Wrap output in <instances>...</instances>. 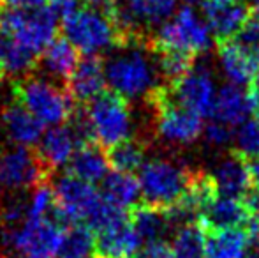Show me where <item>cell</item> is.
Instances as JSON below:
<instances>
[{"label":"cell","mask_w":259,"mask_h":258,"mask_svg":"<svg viewBox=\"0 0 259 258\" xmlns=\"http://www.w3.org/2000/svg\"><path fill=\"white\" fill-rule=\"evenodd\" d=\"M13 96L18 104L42 124L57 126L69 122L76 110V103L67 89L32 75L13 82Z\"/></svg>","instance_id":"obj_1"},{"label":"cell","mask_w":259,"mask_h":258,"mask_svg":"<svg viewBox=\"0 0 259 258\" xmlns=\"http://www.w3.org/2000/svg\"><path fill=\"white\" fill-rule=\"evenodd\" d=\"M123 48L125 52L106 64V82L111 85V90L127 101L134 97L148 99V96L159 87L155 65L145 53L148 52V43Z\"/></svg>","instance_id":"obj_2"},{"label":"cell","mask_w":259,"mask_h":258,"mask_svg":"<svg viewBox=\"0 0 259 258\" xmlns=\"http://www.w3.org/2000/svg\"><path fill=\"white\" fill-rule=\"evenodd\" d=\"M194 170L167 159H154L140 170V188L143 203L167 210L191 188Z\"/></svg>","instance_id":"obj_3"},{"label":"cell","mask_w":259,"mask_h":258,"mask_svg":"<svg viewBox=\"0 0 259 258\" xmlns=\"http://www.w3.org/2000/svg\"><path fill=\"white\" fill-rule=\"evenodd\" d=\"M65 39L85 55H99L109 48H122V38L108 11L94 7L76 9L62 20Z\"/></svg>","instance_id":"obj_4"},{"label":"cell","mask_w":259,"mask_h":258,"mask_svg":"<svg viewBox=\"0 0 259 258\" xmlns=\"http://www.w3.org/2000/svg\"><path fill=\"white\" fill-rule=\"evenodd\" d=\"M211 46L210 27L205 20L196 14L192 7H180L173 18L164 21L155 35L148 39V48L157 50H178V52L205 53Z\"/></svg>","instance_id":"obj_5"},{"label":"cell","mask_w":259,"mask_h":258,"mask_svg":"<svg viewBox=\"0 0 259 258\" xmlns=\"http://www.w3.org/2000/svg\"><path fill=\"white\" fill-rule=\"evenodd\" d=\"M96 141L101 147H111L118 141L127 140L131 134L133 117L129 101L115 90H104L90 103L85 104Z\"/></svg>","instance_id":"obj_6"},{"label":"cell","mask_w":259,"mask_h":258,"mask_svg":"<svg viewBox=\"0 0 259 258\" xmlns=\"http://www.w3.org/2000/svg\"><path fill=\"white\" fill-rule=\"evenodd\" d=\"M147 101L155 112L157 131L169 143L191 145L203 133V117L175 103L166 85L157 87Z\"/></svg>","instance_id":"obj_7"},{"label":"cell","mask_w":259,"mask_h":258,"mask_svg":"<svg viewBox=\"0 0 259 258\" xmlns=\"http://www.w3.org/2000/svg\"><path fill=\"white\" fill-rule=\"evenodd\" d=\"M57 21L46 7L32 11H6L0 14V28L35 55L52 45L57 35Z\"/></svg>","instance_id":"obj_8"},{"label":"cell","mask_w":259,"mask_h":258,"mask_svg":"<svg viewBox=\"0 0 259 258\" xmlns=\"http://www.w3.org/2000/svg\"><path fill=\"white\" fill-rule=\"evenodd\" d=\"M65 228L50 217L27 219L20 228H6L4 242L27 258L58 256Z\"/></svg>","instance_id":"obj_9"},{"label":"cell","mask_w":259,"mask_h":258,"mask_svg":"<svg viewBox=\"0 0 259 258\" xmlns=\"http://www.w3.org/2000/svg\"><path fill=\"white\" fill-rule=\"evenodd\" d=\"M52 177L35 149L20 145L0 154V184L7 190H35L52 182Z\"/></svg>","instance_id":"obj_10"},{"label":"cell","mask_w":259,"mask_h":258,"mask_svg":"<svg viewBox=\"0 0 259 258\" xmlns=\"http://www.w3.org/2000/svg\"><path fill=\"white\" fill-rule=\"evenodd\" d=\"M53 193L57 210L67 227L76 223L85 225L103 198L92 184L83 182L69 173L57 180Z\"/></svg>","instance_id":"obj_11"},{"label":"cell","mask_w":259,"mask_h":258,"mask_svg":"<svg viewBox=\"0 0 259 258\" xmlns=\"http://www.w3.org/2000/svg\"><path fill=\"white\" fill-rule=\"evenodd\" d=\"M166 87L169 97L177 104L199 117H211L219 90L215 89L213 78L205 67H194L178 82L166 83Z\"/></svg>","instance_id":"obj_12"},{"label":"cell","mask_w":259,"mask_h":258,"mask_svg":"<svg viewBox=\"0 0 259 258\" xmlns=\"http://www.w3.org/2000/svg\"><path fill=\"white\" fill-rule=\"evenodd\" d=\"M106 85V65L99 55H87L76 65L72 75L65 82L76 104H87L104 92Z\"/></svg>","instance_id":"obj_13"},{"label":"cell","mask_w":259,"mask_h":258,"mask_svg":"<svg viewBox=\"0 0 259 258\" xmlns=\"http://www.w3.org/2000/svg\"><path fill=\"white\" fill-rule=\"evenodd\" d=\"M210 175L215 184L217 195L242 200L243 196L252 190L249 159H245L243 156H240L235 151L228 158L222 159Z\"/></svg>","instance_id":"obj_14"},{"label":"cell","mask_w":259,"mask_h":258,"mask_svg":"<svg viewBox=\"0 0 259 258\" xmlns=\"http://www.w3.org/2000/svg\"><path fill=\"white\" fill-rule=\"evenodd\" d=\"M219 62L231 85H252L259 76V57L243 50L233 39L219 41Z\"/></svg>","instance_id":"obj_15"},{"label":"cell","mask_w":259,"mask_h":258,"mask_svg":"<svg viewBox=\"0 0 259 258\" xmlns=\"http://www.w3.org/2000/svg\"><path fill=\"white\" fill-rule=\"evenodd\" d=\"M203 13H205L208 27L217 35L219 41H228L235 38L252 14L249 6L242 2L222 4L213 0H203Z\"/></svg>","instance_id":"obj_16"},{"label":"cell","mask_w":259,"mask_h":258,"mask_svg":"<svg viewBox=\"0 0 259 258\" xmlns=\"http://www.w3.org/2000/svg\"><path fill=\"white\" fill-rule=\"evenodd\" d=\"M141 242L143 241L127 217L125 221L97 232L94 253L101 258H131L138 253Z\"/></svg>","instance_id":"obj_17"},{"label":"cell","mask_w":259,"mask_h":258,"mask_svg":"<svg viewBox=\"0 0 259 258\" xmlns=\"http://www.w3.org/2000/svg\"><path fill=\"white\" fill-rule=\"evenodd\" d=\"M249 219L245 205L240 198L215 195L203 210L199 223L206 230H228V228H242Z\"/></svg>","instance_id":"obj_18"},{"label":"cell","mask_w":259,"mask_h":258,"mask_svg":"<svg viewBox=\"0 0 259 258\" xmlns=\"http://www.w3.org/2000/svg\"><path fill=\"white\" fill-rule=\"evenodd\" d=\"M108 168L109 163L106 158V152L96 141L78 145L72 158L67 163L69 175L89 184L103 182V179L108 175Z\"/></svg>","instance_id":"obj_19"},{"label":"cell","mask_w":259,"mask_h":258,"mask_svg":"<svg viewBox=\"0 0 259 258\" xmlns=\"http://www.w3.org/2000/svg\"><path fill=\"white\" fill-rule=\"evenodd\" d=\"M252 114V103H250L249 92L242 90L238 85H224L217 92L211 117L222 124L235 128L250 119Z\"/></svg>","instance_id":"obj_20"},{"label":"cell","mask_w":259,"mask_h":258,"mask_svg":"<svg viewBox=\"0 0 259 258\" xmlns=\"http://www.w3.org/2000/svg\"><path fill=\"white\" fill-rule=\"evenodd\" d=\"M254 251L245 228L228 230H206L208 258H247Z\"/></svg>","instance_id":"obj_21"},{"label":"cell","mask_w":259,"mask_h":258,"mask_svg":"<svg viewBox=\"0 0 259 258\" xmlns=\"http://www.w3.org/2000/svg\"><path fill=\"white\" fill-rule=\"evenodd\" d=\"M2 124L7 136L14 143L21 147H30L41 138L42 122L37 121L28 110H25L21 104L14 101L13 104H7L2 110Z\"/></svg>","instance_id":"obj_22"},{"label":"cell","mask_w":259,"mask_h":258,"mask_svg":"<svg viewBox=\"0 0 259 258\" xmlns=\"http://www.w3.org/2000/svg\"><path fill=\"white\" fill-rule=\"evenodd\" d=\"M76 147V138L71 133L69 128H52L48 133L42 136L41 147L35 149L41 158V161L45 163V166L50 172H55L60 166L67 165L69 159L72 158Z\"/></svg>","instance_id":"obj_23"},{"label":"cell","mask_w":259,"mask_h":258,"mask_svg":"<svg viewBox=\"0 0 259 258\" xmlns=\"http://www.w3.org/2000/svg\"><path fill=\"white\" fill-rule=\"evenodd\" d=\"M101 196L111 205L125 210L127 207L133 209L138 205V200L141 196L140 180L133 173L123 172H109L101 182Z\"/></svg>","instance_id":"obj_24"},{"label":"cell","mask_w":259,"mask_h":258,"mask_svg":"<svg viewBox=\"0 0 259 258\" xmlns=\"http://www.w3.org/2000/svg\"><path fill=\"white\" fill-rule=\"evenodd\" d=\"M0 65L9 76H30L37 67V55L0 28Z\"/></svg>","instance_id":"obj_25"},{"label":"cell","mask_w":259,"mask_h":258,"mask_svg":"<svg viewBox=\"0 0 259 258\" xmlns=\"http://www.w3.org/2000/svg\"><path fill=\"white\" fill-rule=\"evenodd\" d=\"M129 221L136 234L143 242L160 241L166 230L171 227L169 219L166 216V210L150 207L147 203H138L129 210Z\"/></svg>","instance_id":"obj_26"},{"label":"cell","mask_w":259,"mask_h":258,"mask_svg":"<svg viewBox=\"0 0 259 258\" xmlns=\"http://www.w3.org/2000/svg\"><path fill=\"white\" fill-rule=\"evenodd\" d=\"M41 60L50 75L58 76L65 82L69 80V76L72 75V71L79 62L78 50L65 38H55L52 45L42 52Z\"/></svg>","instance_id":"obj_27"},{"label":"cell","mask_w":259,"mask_h":258,"mask_svg":"<svg viewBox=\"0 0 259 258\" xmlns=\"http://www.w3.org/2000/svg\"><path fill=\"white\" fill-rule=\"evenodd\" d=\"M169 248L173 258H208L206 228L199 221L180 227Z\"/></svg>","instance_id":"obj_28"},{"label":"cell","mask_w":259,"mask_h":258,"mask_svg":"<svg viewBox=\"0 0 259 258\" xmlns=\"http://www.w3.org/2000/svg\"><path fill=\"white\" fill-rule=\"evenodd\" d=\"M106 158L115 172L134 173L145 165V145L136 138H127L106 149Z\"/></svg>","instance_id":"obj_29"},{"label":"cell","mask_w":259,"mask_h":258,"mask_svg":"<svg viewBox=\"0 0 259 258\" xmlns=\"http://www.w3.org/2000/svg\"><path fill=\"white\" fill-rule=\"evenodd\" d=\"M94 244H96V234L92 228L83 223L71 225L64 232L58 258H87L90 251H94Z\"/></svg>","instance_id":"obj_30"},{"label":"cell","mask_w":259,"mask_h":258,"mask_svg":"<svg viewBox=\"0 0 259 258\" xmlns=\"http://www.w3.org/2000/svg\"><path fill=\"white\" fill-rule=\"evenodd\" d=\"M152 53L157 55L159 71L164 76L166 83L178 82L194 69V55H191V53L178 52V50H157Z\"/></svg>","instance_id":"obj_31"},{"label":"cell","mask_w":259,"mask_h":258,"mask_svg":"<svg viewBox=\"0 0 259 258\" xmlns=\"http://www.w3.org/2000/svg\"><path fill=\"white\" fill-rule=\"evenodd\" d=\"M235 149L245 159L252 161L259 158V119H247L243 124L238 126V129L233 134Z\"/></svg>","instance_id":"obj_32"},{"label":"cell","mask_w":259,"mask_h":258,"mask_svg":"<svg viewBox=\"0 0 259 258\" xmlns=\"http://www.w3.org/2000/svg\"><path fill=\"white\" fill-rule=\"evenodd\" d=\"M233 41L242 46L243 50H247V52L259 57V14L257 13L250 14L249 20L243 23V27L240 28L238 34L233 38Z\"/></svg>","instance_id":"obj_33"},{"label":"cell","mask_w":259,"mask_h":258,"mask_svg":"<svg viewBox=\"0 0 259 258\" xmlns=\"http://www.w3.org/2000/svg\"><path fill=\"white\" fill-rule=\"evenodd\" d=\"M205 138L210 145H215V147H224L229 141L233 140V129L229 126L222 124L219 121H211L210 124L206 126L205 129Z\"/></svg>","instance_id":"obj_34"},{"label":"cell","mask_w":259,"mask_h":258,"mask_svg":"<svg viewBox=\"0 0 259 258\" xmlns=\"http://www.w3.org/2000/svg\"><path fill=\"white\" fill-rule=\"evenodd\" d=\"M46 9L57 20H65V18L71 16L78 9V4H76V0H48L46 2Z\"/></svg>","instance_id":"obj_35"},{"label":"cell","mask_w":259,"mask_h":258,"mask_svg":"<svg viewBox=\"0 0 259 258\" xmlns=\"http://www.w3.org/2000/svg\"><path fill=\"white\" fill-rule=\"evenodd\" d=\"M134 258H173L171 255V248L164 241L148 242L141 251L136 253Z\"/></svg>","instance_id":"obj_36"},{"label":"cell","mask_w":259,"mask_h":258,"mask_svg":"<svg viewBox=\"0 0 259 258\" xmlns=\"http://www.w3.org/2000/svg\"><path fill=\"white\" fill-rule=\"evenodd\" d=\"M4 6H7L11 11H32L41 9L42 6L46 7L48 0H0Z\"/></svg>","instance_id":"obj_37"},{"label":"cell","mask_w":259,"mask_h":258,"mask_svg":"<svg viewBox=\"0 0 259 258\" xmlns=\"http://www.w3.org/2000/svg\"><path fill=\"white\" fill-rule=\"evenodd\" d=\"M249 97H250V103H252V112L257 115V119H259V76L252 82V85H250Z\"/></svg>","instance_id":"obj_38"},{"label":"cell","mask_w":259,"mask_h":258,"mask_svg":"<svg viewBox=\"0 0 259 258\" xmlns=\"http://www.w3.org/2000/svg\"><path fill=\"white\" fill-rule=\"evenodd\" d=\"M249 170H250V179H252V188L259 191V158L249 161Z\"/></svg>","instance_id":"obj_39"},{"label":"cell","mask_w":259,"mask_h":258,"mask_svg":"<svg viewBox=\"0 0 259 258\" xmlns=\"http://www.w3.org/2000/svg\"><path fill=\"white\" fill-rule=\"evenodd\" d=\"M83 4H87L89 7H94V9H97V7H101V9L108 11L113 7V4L116 2V0H81Z\"/></svg>","instance_id":"obj_40"},{"label":"cell","mask_w":259,"mask_h":258,"mask_svg":"<svg viewBox=\"0 0 259 258\" xmlns=\"http://www.w3.org/2000/svg\"><path fill=\"white\" fill-rule=\"evenodd\" d=\"M182 2H184V6L192 7V6H196V4H199V2L203 4V0H182Z\"/></svg>","instance_id":"obj_41"},{"label":"cell","mask_w":259,"mask_h":258,"mask_svg":"<svg viewBox=\"0 0 259 258\" xmlns=\"http://www.w3.org/2000/svg\"><path fill=\"white\" fill-rule=\"evenodd\" d=\"M213 2H222V4H235V2H240V0H213Z\"/></svg>","instance_id":"obj_42"},{"label":"cell","mask_w":259,"mask_h":258,"mask_svg":"<svg viewBox=\"0 0 259 258\" xmlns=\"http://www.w3.org/2000/svg\"><path fill=\"white\" fill-rule=\"evenodd\" d=\"M4 76H6V72H4L2 65H0V82H2V80H4Z\"/></svg>","instance_id":"obj_43"},{"label":"cell","mask_w":259,"mask_h":258,"mask_svg":"<svg viewBox=\"0 0 259 258\" xmlns=\"http://www.w3.org/2000/svg\"><path fill=\"white\" fill-rule=\"evenodd\" d=\"M87 258H101V256H97V255H96V253H94V255H92V256H87Z\"/></svg>","instance_id":"obj_44"},{"label":"cell","mask_w":259,"mask_h":258,"mask_svg":"<svg viewBox=\"0 0 259 258\" xmlns=\"http://www.w3.org/2000/svg\"><path fill=\"white\" fill-rule=\"evenodd\" d=\"M257 4V14H259V2H256Z\"/></svg>","instance_id":"obj_45"},{"label":"cell","mask_w":259,"mask_h":258,"mask_svg":"<svg viewBox=\"0 0 259 258\" xmlns=\"http://www.w3.org/2000/svg\"><path fill=\"white\" fill-rule=\"evenodd\" d=\"M256 2H259V0H256Z\"/></svg>","instance_id":"obj_46"}]
</instances>
